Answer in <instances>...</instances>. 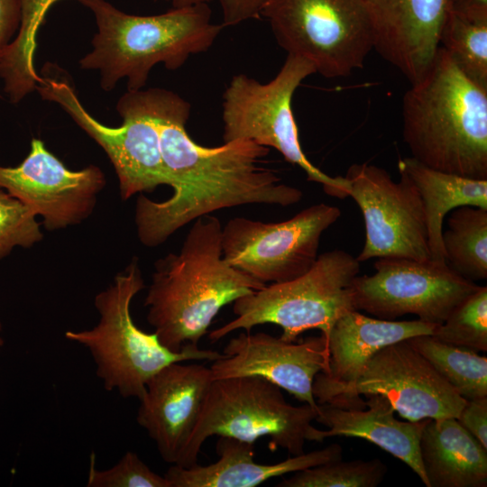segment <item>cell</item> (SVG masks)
<instances>
[{
  "label": "cell",
  "instance_id": "13",
  "mask_svg": "<svg viewBox=\"0 0 487 487\" xmlns=\"http://www.w3.org/2000/svg\"><path fill=\"white\" fill-rule=\"evenodd\" d=\"M372 275L356 276L352 283L353 305L381 319L407 314L442 324L450 312L479 285L446 262L383 257L374 262Z\"/></svg>",
  "mask_w": 487,
  "mask_h": 487
},
{
  "label": "cell",
  "instance_id": "1",
  "mask_svg": "<svg viewBox=\"0 0 487 487\" xmlns=\"http://www.w3.org/2000/svg\"><path fill=\"white\" fill-rule=\"evenodd\" d=\"M153 95L161 158L173 192L163 201L139 195L134 222L142 244L159 246L186 225L220 209L288 207L301 200L300 189L262 165L270 148L249 140L199 145L186 129L190 104L165 88L153 87Z\"/></svg>",
  "mask_w": 487,
  "mask_h": 487
},
{
  "label": "cell",
  "instance_id": "28",
  "mask_svg": "<svg viewBox=\"0 0 487 487\" xmlns=\"http://www.w3.org/2000/svg\"><path fill=\"white\" fill-rule=\"evenodd\" d=\"M386 464L372 460L330 461L292 473L278 487H376L387 473Z\"/></svg>",
  "mask_w": 487,
  "mask_h": 487
},
{
  "label": "cell",
  "instance_id": "18",
  "mask_svg": "<svg viewBox=\"0 0 487 487\" xmlns=\"http://www.w3.org/2000/svg\"><path fill=\"white\" fill-rule=\"evenodd\" d=\"M373 50L410 82L420 80L439 48L453 0H363Z\"/></svg>",
  "mask_w": 487,
  "mask_h": 487
},
{
  "label": "cell",
  "instance_id": "33",
  "mask_svg": "<svg viewBox=\"0 0 487 487\" xmlns=\"http://www.w3.org/2000/svg\"><path fill=\"white\" fill-rule=\"evenodd\" d=\"M223 26H235L260 15L265 0H218Z\"/></svg>",
  "mask_w": 487,
  "mask_h": 487
},
{
  "label": "cell",
  "instance_id": "31",
  "mask_svg": "<svg viewBox=\"0 0 487 487\" xmlns=\"http://www.w3.org/2000/svg\"><path fill=\"white\" fill-rule=\"evenodd\" d=\"M88 487H170L164 476L154 473L134 452L128 451L111 468L96 470L91 457Z\"/></svg>",
  "mask_w": 487,
  "mask_h": 487
},
{
  "label": "cell",
  "instance_id": "26",
  "mask_svg": "<svg viewBox=\"0 0 487 487\" xmlns=\"http://www.w3.org/2000/svg\"><path fill=\"white\" fill-rule=\"evenodd\" d=\"M466 400L487 397V358L478 352L444 343L431 335L406 339Z\"/></svg>",
  "mask_w": 487,
  "mask_h": 487
},
{
  "label": "cell",
  "instance_id": "24",
  "mask_svg": "<svg viewBox=\"0 0 487 487\" xmlns=\"http://www.w3.org/2000/svg\"><path fill=\"white\" fill-rule=\"evenodd\" d=\"M21 23L18 32L0 60L4 92L12 104L20 103L36 91L41 80L34 66L36 35L50 7L59 0H20Z\"/></svg>",
  "mask_w": 487,
  "mask_h": 487
},
{
  "label": "cell",
  "instance_id": "10",
  "mask_svg": "<svg viewBox=\"0 0 487 487\" xmlns=\"http://www.w3.org/2000/svg\"><path fill=\"white\" fill-rule=\"evenodd\" d=\"M260 15L287 54L308 60L325 78L349 76L373 50L363 0H265Z\"/></svg>",
  "mask_w": 487,
  "mask_h": 487
},
{
  "label": "cell",
  "instance_id": "11",
  "mask_svg": "<svg viewBox=\"0 0 487 487\" xmlns=\"http://www.w3.org/2000/svg\"><path fill=\"white\" fill-rule=\"evenodd\" d=\"M340 216L337 207L319 203L280 222L234 217L222 226L223 256L266 285L293 280L313 266L323 233Z\"/></svg>",
  "mask_w": 487,
  "mask_h": 487
},
{
  "label": "cell",
  "instance_id": "29",
  "mask_svg": "<svg viewBox=\"0 0 487 487\" xmlns=\"http://www.w3.org/2000/svg\"><path fill=\"white\" fill-rule=\"evenodd\" d=\"M433 337L476 352L487 351V287L479 288L461 301L437 326Z\"/></svg>",
  "mask_w": 487,
  "mask_h": 487
},
{
  "label": "cell",
  "instance_id": "32",
  "mask_svg": "<svg viewBox=\"0 0 487 487\" xmlns=\"http://www.w3.org/2000/svg\"><path fill=\"white\" fill-rule=\"evenodd\" d=\"M456 419L487 448V397L466 400Z\"/></svg>",
  "mask_w": 487,
  "mask_h": 487
},
{
  "label": "cell",
  "instance_id": "22",
  "mask_svg": "<svg viewBox=\"0 0 487 487\" xmlns=\"http://www.w3.org/2000/svg\"><path fill=\"white\" fill-rule=\"evenodd\" d=\"M419 452L427 487L487 486V448L455 418L427 419Z\"/></svg>",
  "mask_w": 487,
  "mask_h": 487
},
{
  "label": "cell",
  "instance_id": "9",
  "mask_svg": "<svg viewBox=\"0 0 487 487\" xmlns=\"http://www.w3.org/2000/svg\"><path fill=\"white\" fill-rule=\"evenodd\" d=\"M317 73L308 60L288 54L277 75L262 83L245 74L232 78L223 95V141L249 140L277 150L303 170L308 180L322 185L332 197H348L345 177H331L314 166L304 153L291 109L292 96L308 76Z\"/></svg>",
  "mask_w": 487,
  "mask_h": 487
},
{
  "label": "cell",
  "instance_id": "7",
  "mask_svg": "<svg viewBox=\"0 0 487 487\" xmlns=\"http://www.w3.org/2000/svg\"><path fill=\"white\" fill-rule=\"evenodd\" d=\"M359 271L360 262L350 253L326 252L304 274L236 299L235 318L211 331L209 339L216 342L238 329L250 332L256 326L273 324L281 327L280 338L288 342L310 329H319L326 340L335 322L355 310L351 286Z\"/></svg>",
  "mask_w": 487,
  "mask_h": 487
},
{
  "label": "cell",
  "instance_id": "16",
  "mask_svg": "<svg viewBox=\"0 0 487 487\" xmlns=\"http://www.w3.org/2000/svg\"><path fill=\"white\" fill-rule=\"evenodd\" d=\"M224 357L209 367L213 380L259 376L290 393L298 400L317 408L313 383L328 370L325 336H309L288 342L266 333H241L224 348Z\"/></svg>",
  "mask_w": 487,
  "mask_h": 487
},
{
  "label": "cell",
  "instance_id": "3",
  "mask_svg": "<svg viewBox=\"0 0 487 487\" xmlns=\"http://www.w3.org/2000/svg\"><path fill=\"white\" fill-rule=\"evenodd\" d=\"M402 135L411 157L440 171L487 179V87L439 46L402 99Z\"/></svg>",
  "mask_w": 487,
  "mask_h": 487
},
{
  "label": "cell",
  "instance_id": "2",
  "mask_svg": "<svg viewBox=\"0 0 487 487\" xmlns=\"http://www.w3.org/2000/svg\"><path fill=\"white\" fill-rule=\"evenodd\" d=\"M221 231L216 216L198 217L179 252L154 263L144 300L146 318L172 352L198 345L223 307L266 285L225 261Z\"/></svg>",
  "mask_w": 487,
  "mask_h": 487
},
{
  "label": "cell",
  "instance_id": "30",
  "mask_svg": "<svg viewBox=\"0 0 487 487\" xmlns=\"http://www.w3.org/2000/svg\"><path fill=\"white\" fill-rule=\"evenodd\" d=\"M42 237L36 215L20 200L0 190V259L14 247H31Z\"/></svg>",
  "mask_w": 487,
  "mask_h": 487
},
{
  "label": "cell",
  "instance_id": "4",
  "mask_svg": "<svg viewBox=\"0 0 487 487\" xmlns=\"http://www.w3.org/2000/svg\"><path fill=\"white\" fill-rule=\"evenodd\" d=\"M78 1L92 12L96 25L92 50L78 63L82 69L97 70L107 92L124 78L127 90L142 89L160 63L169 70L180 69L190 56L208 51L224 27L213 23L207 4L136 15L106 0Z\"/></svg>",
  "mask_w": 487,
  "mask_h": 487
},
{
  "label": "cell",
  "instance_id": "37",
  "mask_svg": "<svg viewBox=\"0 0 487 487\" xmlns=\"http://www.w3.org/2000/svg\"><path fill=\"white\" fill-rule=\"evenodd\" d=\"M0 328H1V324H0ZM2 343H3V341L0 338V345H2Z\"/></svg>",
  "mask_w": 487,
  "mask_h": 487
},
{
  "label": "cell",
  "instance_id": "19",
  "mask_svg": "<svg viewBox=\"0 0 487 487\" xmlns=\"http://www.w3.org/2000/svg\"><path fill=\"white\" fill-rule=\"evenodd\" d=\"M437 324L420 319L396 321L373 318L349 310L333 325L326 338L328 370L313 383L315 399L353 382L367 362L385 346L419 335H433Z\"/></svg>",
  "mask_w": 487,
  "mask_h": 487
},
{
  "label": "cell",
  "instance_id": "6",
  "mask_svg": "<svg viewBox=\"0 0 487 487\" xmlns=\"http://www.w3.org/2000/svg\"><path fill=\"white\" fill-rule=\"evenodd\" d=\"M318 409L308 403L289 404L280 387L259 376L213 380L177 465L187 468L198 464L202 445L215 435L253 444L268 436L271 451L281 448L292 455H301L317 430L312 422Z\"/></svg>",
  "mask_w": 487,
  "mask_h": 487
},
{
  "label": "cell",
  "instance_id": "14",
  "mask_svg": "<svg viewBox=\"0 0 487 487\" xmlns=\"http://www.w3.org/2000/svg\"><path fill=\"white\" fill-rule=\"evenodd\" d=\"M399 182L382 168L368 163L351 165L345 176L348 197L364 220L365 242L361 262L403 257L431 260L421 198L410 179L400 173Z\"/></svg>",
  "mask_w": 487,
  "mask_h": 487
},
{
  "label": "cell",
  "instance_id": "35",
  "mask_svg": "<svg viewBox=\"0 0 487 487\" xmlns=\"http://www.w3.org/2000/svg\"><path fill=\"white\" fill-rule=\"evenodd\" d=\"M451 8L467 18L487 22V0H453Z\"/></svg>",
  "mask_w": 487,
  "mask_h": 487
},
{
  "label": "cell",
  "instance_id": "5",
  "mask_svg": "<svg viewBox=\"0 0 487 487\" xmlns=\"http://www.w3.org/2000/svg\"><path fill=\"white\" fill-rule=\"evenodd\" d=\"M144 288L142 272L134 257L106 289L96 295L94 304L100 316L97 325L88 330L65 333L68 340L88 349L105 390H117L124 398L138 400L147 381L166 365L185 361L214 362L225 356L193 345L172 352L161 344L155 333L140 329L130 308L133 299Z\"/></svg>",
  "mask_w": 487,
  "mask_h": 487
},
{
  "label": "cell",
  "instance_id": "12",
  "mask_svg": "<svg viewBox=\"0 0 487 487\" xmlns=\"http://www.w3.org/2000/svg\"><path fill=\"white\" fill-rule=\"evenodd\" d=\"M381 394L409 421L457 418L466 400L407 340L378 351L351 383L316 399L317 404L364 409L362 395Z\"/></svg>",
  "mask_w": 487,
  "mask_h": 487
},
{
  "label": "cell",
  "instance_id": "8",
  "mask_svg": "<svg viewBox=\"0 0 487 487\" xmlns=\"http://www.w3.org/2000/svg\"><path fill=\"white\" fill-rule=\"evenodd\" d=\"M40 77L36 91L41 97L58 104L106 152L117 175L123 200L152 192L160 185L169 186L155 120L153 87L127 90L116 103L123 124L111 127L84 108L69 75L57 64L46 62Z\"/></svg>",
  "mask_w": 487,
  "mask_h": 487
},
{
  "label": "cell",
  "instance_id": "34",
  "mask_svg": "<svg viewBox=\"0 0 487 487\" xmlns=\"http://www.w3.org/2000/svg\"><path fill=\"white\" fill-rule=\"evenodd\" d=\"M21 15L20 0H0V60L18 32Z\"/></svg>",
  "mask_w": 487,
  "mask_h": 487
},
{
  "label": "cell",
  "instance_id": "21",
  "mask_svg": "<svg viewBox=\"0 0 487 487\" xmlns=\"http://www.w3.org/2000/svg\"><path fill=\"white\" fill-rule=\"evenodd\" d=\"M218 460L208 465L190 467L171 464L164 477L170 487H254L268 480L342 458V446L292 455L277 464L254 460L253 443L220 436L216 446Z\"/></svg>",
  "mask_w": 487,
  "mask_h": 487
},
{
  "label": "cell",
  "instance_id": "17",
  "mask_svg": "<svg viewBox=\"0 0 487 487\" xmlns=\"http://www.w3.org/2000/svg\"><path fill=\"white\" fill-rule=\"evenodd\" d=\"M212 381L210 368L180 363L166 365L147 381L136 420L166 463L179 464Z\"/></svg>",
  "mask_w": 487,
  "mask_h": 487
},
{
  "label": "cell",
  "instance_id": "23",
  "mask_svg": "<svg viewBox=\"0 0 487 487\" xmlns=\"http://www.w3.org/2000/svg\"><path fill=\"white\" fill-rule=\"evenodd\" d=\"M398 169L410 179L421 198L431 260L446 262L442 242L444 218L462 206L487 209V179L440 171L412 157L400 159Z\"/></svg>",
  "mask_w": 487,
  "mask_h": 487
},
{
  "label": "cell",
  "instance_id": "36",
  "mask_svg": "<svg viewBox=\"0 0 487 487\" xmlns=\"http://www.w3.org/2000/svg\"><path fill=\"white\" fill-rule=\"evenodd\" d=\"M165 2L170 3L172 8L186 7L197 5H208L214 0H163Z\"/></svg>",
  "mask_w": 487,
  "mask_h": 487
},
{
  "label": "cell",
  "instance_id": "15",
  "mask_svg": "<svg viewBox=\"0 0 487 487\" xmlns=\"http://www.w3.org/2000/svg\"><path fill=\"white\" fill-rule=\"evenodd\" d=\"M106 184L99 167L71 170L37 138L32 140L29 154L18 166L0 165V188L41 216L49 231L87 219Z\"/></svg>",
  "mask_w": 487,
  "mask_h": 487
},
{
  "label": "cell",
  "instance_id": "20",
  "mask_svg": "<svg viewBox=\"0 0 487 487\" xmlns=\"http://www.w3.org/2000/svg\"><path fill=\"white\" fill-rule=\"evenodd\" d=\"M365 397L364 409L319 404L315 421L328 428H317L311 441L323 442L331 436L367 440L406 464L427 487L419 452V441L427 419L399 420L394 416L393 406L385 396L374 393Z\"/></svg>",
  "mask_w": 487,
  "mask_h": 487
},
{
  "label": "cell",
  "instance_id": "27",
  "mask_svg": "<svg viewBox=\"0 0 487 487\" xmlns=\"http://www.w3.org/2000/svg\"><path fill=\"white\" fill-rule=\"evenodd\" d=\"M439 46L469 78L487 87V22L467 18L451 8Z\"/></svg>",
  "mask_w": 487,
  "mask_h": 487
},
{
  "label": "cell",
  "instance_id": "25",
  "mask_svg": "<svg viewBox=\"0 0 487 487\" xmlns=\"http://www.w3.org/2000/svg\"><path fill=\"white\" fill-rule=\"evenodd\" d=\"M442 242L446 262L455 272L470 280L487 279V209L452 210Z\"/></svg>",
  "mask_w": 487,
  "mask_h": 487
}]
</instances>
